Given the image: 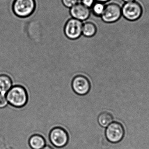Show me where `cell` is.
Returning a JSON list of instances; mask_svg holds the SVG:
<instances>
[{
  "instance_id": "obj_5",
  "label": "cell",
  "mask_w": 149,
  "mask_h": 149,
  "mask_svg": "<svg viewBox=\"0 0 149 149\" xmlns=\"http://www.w3.org/2000/svg\"><path fill=\"white\" fill-rule=\"evenodd\" d=\"M105 134L106 138L109 141L112 143H117L123 139L125 130L121 123L113 122L108 126Z\"/></svg>"
},
{
  "instance_id": "obj_16",
  "label": "cell",
  "mask_w": 149,
  "mask_h": 149,
  "mask_svg": "<svg viewBox=\"0 0 149 149\" xmlns=\"http://www.w3.org/2000/svg\"><path fill=\"white\" fill-rule=\"evenodd\" d=\"M8 104V101L5 94H0V108L5 107Z\"/></svg>"
},
{
  "instance_id": "obj_11",
  "label": "cell",
  "mask_w": 149,
  "mask_h": 149,
  "mask_svg": "<svg viewBox=\"0 0 149 149\" xmlns=\"http://www.w3.org/2000/svg\"><path fill=\"white\" fill-rule=\"evenodd\" d=\"M45 140L40 135H34L29 140V144L32 149H42L45 146Z\"/></svg>"
},
{
  "instance_id": "obj_8",
  "label": "cell",
  "mask_w": 149,
  "mask_h": 149,
  "mask_svg": "<svg viewBox=\"0 0 149 149\" xmlns=\"http://www.w3.org/2000/svg\"><path fill=\"white\" fill-rule=\"evenodd\" d=\"M72 85L74 92L80 95H86L88 93L91 87L88 79L83 75H78L74 77Z\"/></svg>"
},
{
  "instance_id": "obj_3",
  "label": "cell",
  "mask_w": 149,
  "mask_h": 149,
  "mask_svg": "<svg viewBox=\"0 0 149 149\" xmlns=\"http://www.w3.org/2000/svg\"><path fill=\"white\" fill-rule=\"evenodd\" d=\"M121 9L122 15L129 21H136L141 17L142 14L141 5L135 1L126 3Z\"/></svg>"
},
{
  "instance_id": "obj_7",
  "label": "cell",
  "mask_w": 149,
  "mask_h": 149,
  "mask_svg": "<svg viewBox=\"0 0 149 149\" xmlns=\"http://www.w3.org/2000/svg\"><path fill=\"white\" fill-rule=\"evenodd\" d=\"M49 139L51 142L55 147L62 148L67 144L69 137L65 129L60 127H56L51 131Z\"/></svg>"
},
{
  "instance_id": "obj_6",
  "label": "cell",
  "mask_w": 149,
  "mask_h": 149,
  "mask_svg": "<svg viewBox=\"0 0 149 149\" xmlns=\"http://www.w3.org/2000/svg\"><path fill=\"white\" fill-rule=\"evenodd\" d=\"M121 15V8L119 4L113 3L105 5V9L101 17L105 22L111 23L117 22Z\"/></svg>"
},
{
  "instance_id": "obj_14",
  "label": "cell",
  "mask_w": 149,
  "mask_h": 149,
  "mask_svg": "<svg viewBox=\"0 0 149 149\" xmlns=\"http://www.w3.org/2000/svg\"><path fill=\"white\" fill-rule=\"evenodd\" d=\"M105 5L103 3L96 1L92 7V12L95 15L101 17L105 9Z\"/></svg>"
},
{
  "instance_id": "obj_4",
  "label": "cell",
  "mask_w": 149,
  "mask_h": 149,
  "mask_svg": "<svg viewBox=\"0 0 149 149\" xmlns=\"http://www.w3.org/2000/svg\"><path fill=\"white\" fill-rule=\"evenodd\" d=\"M83 23L75 18H70L64 26V33L69 39L75 40L78 39L82 35Z\"/></svg>"
},
{
  "instance_id": "obj_15",
  "label": "cell",
  "mask_w": 149,
  "mask_h": 149,
  "mask_svg": "<svg viewBox=\"0 0 149 149\" xmlns=\"http://www.w3.org/2000/svg\"><path fill=\"white\" fill-rule=\"evenodd\" d=\"M62 1L65 7L70 8L78 3L79 0H62Z\"/></svg>"
},
{
  "instance_id": "obj_17",
  "label": "cell",
  "mask_w": 149,
  "mask_h": 149,
  "mask_svg": "<svg viewBox=\"0 0 149 149\" xmlns=\"http://www.w3.org/2000/svg\"><path fill=\"white\" fill-rule=\"evenodd\" d=\"M95 1V0H81V3L86 7L90 8H92Z\"/></svg>"
},
{
  "instance_id": "obj_13",
  "label": "cell",
  "mask_w": 149,
  "mask_h": 149,
  "mask_svg": "<svg viewBox=\"0 0 149 149\" xmlns=\"http://www.w3.org/2000/svg\"><path fill=\"white\" fill-rule=\"evenodd\" d=\"M113 117L112 115L108 112H104L101 113L98 116V121L99 124L103 127H107L113 121Z\"/></svg>"
},
{
  "instance_id": "obj_20",
  "label": "cell",
  "mask_w": 149,
  "mask_h": 149,
  "mask_svg": "<svg viewBox=\"0 0 149 149\" xmlns=\"http://www.w3.org/2000/svg\"><path fill=\"white\" fill-rule=\"evenodd\" d=\"M126 3L134 1L135 0H123Z\"/></svg>"
},
{
  "instance_id": "obj_10",
  "label": "cell",
  "mask_w": 149,
  "mask_h": 149,
  "mask_svg": "<svg viewBox=\"0 0 149 149\" xmlns=\"http://www.w3.org/2000/svg\"><path fill=\"white\" fill-rule=\"evenodd\" d=\"M12 87L11 78L6 74H0V94H6Z\"/></svg>"
},
{
  "instance_id": "obj_1",
  "label": "cell",
  "mask_w": 149,
  "mask_h": 149,
  "mask_svg": "<svg viewBox=\"0 0 149 149\" xmlns=\"http://www.w3.org/2000/svg\"><path fill=\"white\" fill-rule=\"evenodd\" d=\"M6 98L8 103L15 108H22L27 104L28 95L23 87L19 85L12 87L7 92Z\"/></svg>"
},
{
  "instance_id": "obj_9",
  "label": "cell",
  "mask_w": 149,
  "mask_h": 149,
  "mask_svg": "<svg viewBox=\"0 0 149 149\" xmlns=\"http://www.w3.org/2000/svg\"><path fill=\"white\" fill-rule=\"evenodd\" d=\"M70 13L72 18L83 22L89 18L91 10L90 8L86 7L81 3H78L70 8Z\"/></svg>"
},
{
  "instance_id": "obj_19",
  "label": "cell",
  "mask_w": 149,
  "mask_h": 149,
  "mask_svg": "<svg viewBox=\"0 0 149 149\" xmlns=\"http://www.w3.org/2000/svg\"><path fill=\"white\" fill-rule=\"evenodd\" d=\"M42 149H53L52 148L50 147V146H45Z\"/></svg>"
},
{
  "instance_id": "obj_12",
  "label": "cell",
  "mask_w": 149,
  "mask_h": 149,
  "mask_svg": "<svg viewBox=\"0 0 149 149\" xmlns=\"http://www.w3.org/2000/svg\"><path fill=\"white\" fill-rule=\"evenodd\" d=\"M97 27L93 22H86L82 25V34L86 37L94 36L97 32Z\"/></svg>"
},
{
  "instance_id": "obj_18",
  "label": "cell",
  "mask_w": 149,
  "mask_h": 149,
  "mask_svg": "<svg viewBox=\"0 0 149 149\" xmlns=\"http://www.w3.org/2000/svg\"><path fill=\"white\" fill-rule=\"evenodd\" d=\"M109 1L110 0H95V1L100 2L103 3L107 2L108 1Z\"/></svg>"
},
{
  "instance_id": "obj_2",
  "label": "cell",
  "mask_w": 149,
  "mask_h": 149,
  "mask_svg": "<svg viewBox=\"0 0 149 149\" xmlns=\"http://www.w3.org/2000/svg\"><path fill=\"white\" fill-rule=\"evenodd\" d=\"M36 8L35 0H15L12 10L18 17H27L34 13Z\"/></svg>"
}]
</instances>
